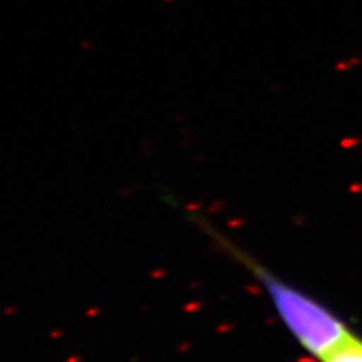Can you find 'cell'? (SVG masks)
Returning <instances> with one entry per match:
<instances>
[{"mask_svg":"<svg viewBox=\"0 0 362 362\" xmlns=\"http://www.w3.org/2000/svg\"><path fill=\"white\" fill-rule=\"evenodd\" d=\"M189 216L223 254L243 266L259 282L282 325L314 359L322 362L355 334L341 317L322 302L315 300L308 293L276 276L206 218L195 213H190Z\"/></svg>","mask_w":362,"mask_h":362,"instance_id":"cell-1","label":"cell"},{"mask_svg":"<svg viewBox=\"0 0 362 362\" xmlns=\"http://www.w3.org/2000/svg\"><path fill=\"white\" fill-rule=\"evenodd\" d=\"M322 362H362V338L354 334Z\"/></svg>","mask_w":362,"mask_h":362,"instance_id":"cell-2","label":"cell"}]
</instances>
